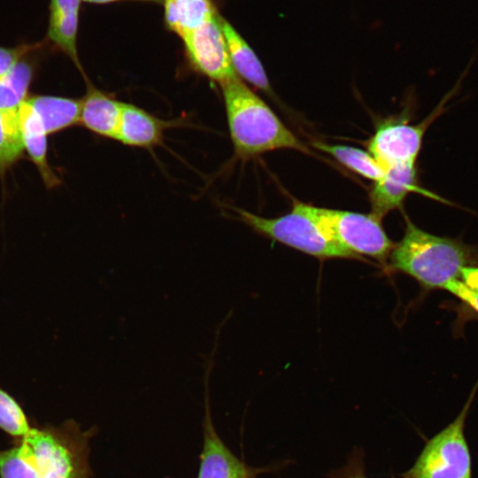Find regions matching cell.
I'll return each instance as SVG.
<instances>
[{
    "label": "cell",
    "mask_w": 478,
    "mask_h": 478,
    "mask_svg": "<svg viewBox=\"0 0 478 478\" xmlns=\"http://www.w3.org/2000/svg\"><path fill=\"white\" fill-rule=\"evenodd\" d=\"M96 432L82 430L73 420L32 428L11 448L0 450V478H93L89 456Z\"/></svg>",
    "instance_id": "1"
},
{
    "label": "cell",
    "mask_w": 478,
    "mask_h": 478,
    "mask_svg": "<svg viewBox=\"0 0 478 478\" xmlns=\"http://www.w3.org/2000/svg\"><path fill=\"white\" fill-rule=\"evenodd\" d=\"M220 87L236 157L249 159L279 149L312 153L237 73Z\"/></svg>",
    "instance_id": "2"
},
{
    "label": "cell",
    "mask_w": 478,
    "mask_h": 478,
    "mask_svg": "<svg viewBox=\"0 0 478 478\" xmlns=\"http://www.w3.org/2000/svg\"><path fill=\"white\" fill-rule=\"evenodd\" d=\"M478 265V248L459 238L422 230L405 217L402 239L387 263L389 270L407 274L425 289H444L459 279L462 268Z\"/></svg>",
    "instance_id": "3"
},
{
    "label": "cell",
    "mask_w": 478,
    "mask_h": 478,
    "mask_svg": "<svg viewBox=\"0 0 478 478\" xmlns=\"http://www.w3.org/2000/svg\"><path fill=\"white\" fill-rule=\"evenodd\" d=\"M312 219L339 247L360 258L368 256L387 266L395 243L382 226V220L369 214L317 207L299 201L293 207Z\"/></svg>",
    "instance_id": "4"
},
{
    "label": "cell",
    "mask_w": 478,
    "mask_h": 478,
    "mask_svg": "<svg viewBox=\"0 0 478 478\" xmlns=\"http://www.w3.org/2000/svg\"><path fill=\"white\" fill-rule=\"evenodd\" d=\"M231 210L256 233L320 259H362L339 247L312 219L294 208L288 214L269 219L235 206Z\"/></svg>",
    "instance_id": "5"
},
{
    "label": "cell",
    "mask_w": 478,
    "mask_h": 478,
    "mask_svg": "<svg viewBox=\"0 0 478 478\" xmlns=\"http://www.w3.org/2000/svg\"><path fill=\"white\" fill-rule=\"evenodd\" d=\"M474 396L472 392L451 424L428 441L413 466L401 478H471V458L464 427Z\"/></svg>",
    "instance_id": "6"
},
{
    "label": "cell",
    "mask_w": 478,
    "mask_h": 478,
    "mask_svg": "<svg viewBox=\"0 0 478 478\" xmlns=\"http://www.w3.org/2000/svg\"><path fill=\"white\" fill-rule=\"evenodd\" d=\"M219 15L218 12L181 39L190 67L199 74L220 84L236 73L220 26Z\"/></svg>",
    "instance_id": "7"
},
{
    "label": "cell",
    "mask_w": 478,
    "mask_h": 478,
    "mask_svg": "<svg viewBox=\"0 0 478 478\" xmlns=\"http://www.w3.org/2000/svg\"><path fill=\"white\" fill-rule=\"evenodd\" d=\"M448 96L417 125L404 122L381 125L368 143L369 153L384 169L397 165L415 164L424 134L433 120L445 110L443 105L449 99Z\"/></svg>",
    "instance_id": "8"
},
{
    "label": "cell",
    "mask_w": 478,
    "mask_h": 478,
    "mask_svg": "<svg viewBox=\"0 0 478 478\" xmlns=\"http://www.w3.org/2000/svg\"><path fill=\"white\" fill-rule=\"evenodd\" d=\"M206 399L203 421V447L197 478H257L258 471L247 466L225 444L218 435L209 406L208 374L212 366L206 362Z\"/></svg>",
    "instance_id": "9"
},
{
    "label": "cell",
    "mask_w": 478,
    "mask_h": 478,
    "mask_svg": "<svg viewBox=\"0 0 478 478\" xmlns=\"http://www.w3.org/2000/svg\"><path fill=\"white\" fill-rule=\"evenodd\" d=\"M411 192H418L452 205L447 200L418 185L415 164H402L388 167L383 177L374 181L369 195L372 213L382 220L389 212L400 208Z\"/></svg>",
    "instance_id": "10"
},
{
    "label": "cell",
    "mask_w": 478,
    "mask_h": 478,
    "mask_svg": "<svg viewBox=\"0 0 478 478\" xmlns=\"http://www.w3.org/2000/svg\"><path fill=\"white\" fill-rule=\"evenodd\" d=\"M81 2L49 0L48 26L43 40L51 53L66 56L86 81L89 79L82 68L77 46Z\"/></svg>",
    "instance_id": "11"
},
{
    "label": "cell",
    "mask_w": 478,
    "mask_h": 478,
    "mask_svg": "<svg viewBox=\"0 0 478 478\" xmlns=\"http://www.w3.org/2000/svg\"><path fill=\"white\" fill-rule=\"evenodd\" d=\"M48 53L42 39L24 54L6 73L0 76V110L18 111L29 97V89Z\"/></svg>",
    "instance_id": "12"
},
{
    "label": "cell",
    "mask_w": 478,
    "mask_h": 478,
    "mask_svg": "<svg viewBox=\"0 0 478 478\" xmlns=\"http://www.w3.org/2000/svg\"><path fill=\"white\" fill-rule=\"evenodd\" d=\"M179 124L178 120H164L135 104L122 103L116 141L127 146L151 150L162 143L166 129Z\"/></svg>",
    "instance_id": "13"
},
{
    "label": "cell",
    "mask_w": 478,
    "mask_h": 478,
    "mask_svg": "<svg viewBox=\"0 0 478 478\" xmlns=\"http://www.w3.org/2000/svg\"><path fill=\"white\" fill-rule=\"evenodd\" d=\"M86 85L79 124L98 136L116 140L122 102L96 88L89 80Z\"/></svg>",
    "instance_id": "14"
},
{
    "label": "cell",
    "mask_w": 478,
    "mask_h": 478,
    "mask_svg": "<svg viewBox=\"0 0 478 478\" xmlns=\"http://www.w3.org/2000/svg\"><path fill=\"white\" fill-rule=\"evenodd\" d=\"M17 112L21 139L28 158L35 166L45 187L49 189L57 188L61 181L49 164L48 135L38 115L27 101Z\"/></svg>",
    "instance_id": "15"
},
{
    "label": "cell",
    "mask_w": 478,
    "mask_h": 478,
    "mask_svg": "<svg viewBox=\"0 0 478 478\" xmlns=\"http://www.w3.org/2000/svg\"><path fill=\"white\" fill-rule=\"evenodd\" d=\"M219 22L235 73L253 87L271 93L272 89L266 71L256 53L236 29L220 14Z\"/></svg>",
    "instance_id": "16"
},
{
    "label": "cell",
    "mask_w": 478,
    "mask_h": 478,
    "mask_svg": "<svg viewBox=\"0 0 478 478\" xmlns=\"http://www.w3.org/2000/svg\"><path fill=\"white\" fill-rule=\"evenodd\" d=\"M27 102L38 115L48 135L79 125L81 98L35 94L30 95Z\"/></svg>",
    "instance_id": "17"
},
{
    "label": "cell",
    "mask_w": 478,
    "mask_h": 478,
    "mask_svg": "<svg viewBox=\"0 0 478 478\" xmlns=\"http://www.w3.org/2000/svg\"><path fill=\"white\" fill-rule=\"evenodd\" d=\"M166 27L181 38L218 13L212 0H163Z\"/></svg>",
    "instance_id": "18"
},
{
    "label": "cell",
    "mask_w": 478,
    "mask_h": 478,
    "mask_svg": "<svg viewBox=\"0 0 478 478\" xmlns=\"http://www.w3.org/2000/svg\"><path fill=\"white\" fill-rule=\"evenodd\" d=\"M312 146L334 157L338 162L365 178L374 181L381 180L385 169L369 153L360 149L313 142Z\"/></svg>",
    "instance_id": "19"
},
{
    "label": "cell",
    "mask_w": 478,
    "mask_h": 478,
    "mask_svg": "<svg viewBox=\"0 0 478 478\" xmlns=\"http://www.w3.org/2000/svg\"><path fill=\"white\" fill-rule=\"evenodd\" d=\"M18 111L0 110V178L24 158Z\"/></svg>",
    "instance_id": "20"
},
{
    "label": "cell",
    "mask_w": 478,
    "mask_h": 478,
    "mask_svg": "<svg viewBox=\"0 0 478 478\" xmlns=\"http://www.w3.org/2000/svg\"><path fill=\"white\" fill-rule=\"evenodd\" d=\"M29 420L18 401L0 386V429L18 440L29 433Z\"/></svg>",
    "instance_id": "21"
},
{
    "label": "cell",
    "mask_w": 478,
    "mask_h": 478,
    "mask_svg": "<svg viewBox=\"0 0 478 478\" xmlns=\"http://www.w3.org/2000/svg\"><path fill=\"white\" fill-rule=\"evenodd\" d=\"M36 42H22L13 47L0 45V76L6 73L24 54L32 50Z\"/></svg>",
    "instance_id": "22"
},
{
    "label": "cell",
    "mask_w": 478,
    "mask_h": 478,
    "mask_svg": "<svg viewBox=\"0 0 478 478\" xmlns=\"http://www.w3.org/2000/svg\"><path fill=\"white\" fill-rule=\"evenodd\" d=\"M444 289L478 312V293L468 289L460 280L450 282Z\"/></svg>",
    "instance_id": "23"
},
{
    "label": "cell",
    "mask_w": 478,
    "mask_h": 478,
    "mask_svg": "<svg viewBox=\"0 0 478 478\" xmlns=\"http://www.w3.org/2000/svg\"><path fill=\"white\" fill-rule=\"evenodd\" d=\"M459 279L468 289L478 293V265L462 268Z\"/></svg>",
    "instance_id": "24"
},
{
    "label": "cell",
    "mask_w": 478,
    "mask_h": 478,
    "mask_svg": "<svg viewBox=\"0 0 478 478\" xmlns=\"http://www.w3.org/2000/svg\"><path fill=\"white\" fill-rule=\"evenodd\" d=\"M82 2L94 4H111L118 1H125V0H81ZM132 1H142V2H149V3H155V4H162L163 0H132Z\"/></svg>",
    "instance_id": "25"
},
{
    "label": "cell",
    "mask_w": 478,
    "mask_h": 478,
    "mask_svg": "<svg viewBox=\"0 0 478 478\" xmlns=\"http://www.w3.org/2000/svg\"><path fill=\"white\" fill-rule=\"evenodd\" d=\"M344 478H367V477H366L362 472H358V473H353V474H348Z\"/></svg>",
    "instance_id": "26"
}]
</instances>
